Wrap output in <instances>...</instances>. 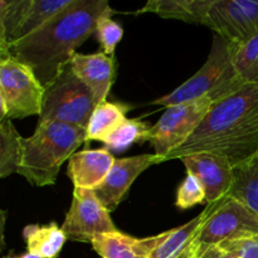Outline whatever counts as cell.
Listing matches in <instances>:
<instances>
[{
    "mask_svg": "<svg viewBox=\"0 0 258 258\" xmlns=\"http://www.w3.org/2000/svg\"><path fill=\"white\" fill-rule=\"evenodd\" d=\"M248 234H258V214L226 197L217 203L199 228L190 244L188 258H196L222 242Z\"/></svg>",
    "mask_w": 258,
    "mask_h": 258,
    "instance_id": "cell-7",
    "label": "cell"
},
{
    "mask_svg": "<svg viewBox=\"0 0 258 258\" xmlns=\"http://www.w3.org/2000/svg\"><path fill=\"white\" fill-rule=\"evenodd\" d=\"M71 2L72 0H27V7H25L19 29L12 43L18 42L32 33L37 32L54 15L68 7Z\"/></svg>",
    "mask_w": 258,
    "mask_h": 258,
    "instance_id": "cell-21",
    "label": "cell"
},
{
    "mask_svg": "<svg viewBox=\"0 0 258 258\" xmlns=\"http://www.w3.org/2000/svg\"><path fill=\"white\" fill-rule=\"evenodd\" d=\"M86 143V128L63 122L38 123L34 134L23 140L18 174L32 185H53L63 163Z\"/></svg>",
    "mask_w": 258,
    "mask_h": 258,
    "instance_id": "cell-3",
    "label": "cell"
},
{
    "mask_svg": "<svg viewBox=\"0 0 258 258\" xmlns=\"http://www.w3.org/2000/svg\"><path fill=\"white\" fill-rule=\"evenodd\" d=\"M2 246L4 247V224H5V212H2Z\"/></svg>",
    "mask_w": 258,
    "mask_h": 258,
    "instance_id": "cell-29",
    "label": "cell"
},
{
    "mask_svg": "<svg viewBox=\"0 0 258 258\" xmlns=\"http://www.w3.org/2000/svg\"><path fill=\"white\" fill-rule=\"evenodd\" d=\"M28 253L40 258H57L62 251L67 236L57 223L29 224L23 229Z\"/></svg>",
    "mask_w": 258,
    "mask_h": 258,
    "instance_id": "cell-18",
    "label": "cell"
},
{
    "mask_svg": "<svg viewBox=\"0 0 258 258\" xmlns=\"http://www.w3.org/2000/svg\"><path fill=\"white\" fill-rule=\"evenodd\" d=\"M130 106L120 102L103 101L97 103L86 128V144L90 141H101L126 120V113Z\"/></svg>",
    "mask_w": 258,
    "mask_h": 258,
    "instance_id": "cell-19",
    "label": "cell"
},
{
    "mask_svg": "<svg viewBox=\"0 0 258 258\" xmlns=\"http://www.w3.org/2000/svg\"><path fill=\"white\" fill-rule=\"evenodd\" d=\"M18 258H40L38 256H34V254H30V253H25V254H22V256H18Z\"/></svg>",
    "mask_w": 258,
    "mask_h": 258,
    "instance_id": "cell-30",
    "label": "cell"
},
{
    "mask_svg": "<svg viewBox=\"0 0 258 258\" xmlns=\"http://www.w3.org/2000/svg\"><path fill=\"white\" fill-rule=\"evenodd\" d=\"M44 87L28 66L13 55L0 57V121L40 115Z\"/></svg>",
    "mask_w": 258,
    "mask_h": 258,
    "instance_id": "cell-6",
    "label": "cell"
},
{
    "mask_svg": "<svg viewBox=\"0 0 258 258\" xmlns=\"http://www.w3.org/2000/svg\"><path fill=\"white\" fill-rule=\"evenodd\" d=\"M212 4L213 0H150L138 13H154L164 19L183 20L207 27Z\"/></svg>",
    "mask_w": 258,
    "mask_h": 258,
    "instance_id": "cell-16",
    "label": "cell"
},
{
    "mask_svg": "<svg viewBox=\"0 0 258 258\" xmlns=\"http://www.w3.org/2000/svg\"><path fill=\"white\" fill-rule=\"evenodd\" d=\"M229 198L258 214V155L233 168V184Z\"/></svg>",
    "mask_w": 258,
    "mask_h": 258,
    "instance_id": "cell-20",
    "label": "cell"
},
{
    "mask_svg": "<svg viewBox=\"0 0 258 258\" xmlns=\"http://www.w3.org/2000/svg\"><path fill=\"white\" fill-rule=\"evenodd\" d=\"M232 62L246 85H258V34L242 44L229 43Z\"/></svg>",
    "mask_w": 258,
    "mask_h": 258,
    "instance_id": "cell-24",
    "label": "cell"
},
{
    "mask_svg": "<svg viewBox=\"0 0 258 258\" xmlns=\"http://www.w3.org/2000/svg\"><path fill=\"white\" fill-rule=\"evenodd\" d=\"M216 206L217 203L207 204V208L196 218L178 228L170 229L168 237L156 247L150 258H188L194 237Z\"/></svg>",
    "mask_w": 258,
    "mask_h": 258,
    "instance_id": "cell-17",
    "label": "cell"
},
{
    "mask_svg": "<svg viewBox=\"0 0 258 258\" xmlns=\"http://www.w3.org/2000/svg\"><path fill=\"white\" fill-rule=\"evenodd\" d=\"M115 161L108 149L80 151L68 160L67 175L75 188L96 190L107 178Z\"/></svg>",
    "mask_w": 258,
    "mask_h": 258,
    "instance_id": "cell-13",
    "label": "cell"
},
{
    "mask_svg": "<svg viewBox=\"0 0 258 258\" xmlns=\"http://www.w3.org/2000/svg\"><path fill=\"white\" fill-rule=\"evenodd\" d=\"M196 258H232L228 253L223 251L219 246H213L207 249L203 254Z\"/></svg>",
    "mask_w": 258,
    "mask_h": 258,
    "instance_id": "cell-28",
    "label": "cell"
},
{
    "mask_svg": "<svg viewBox=\"0 0 258 258\" xmlns=\"http://www.w3.org/2000/svg\"><path fill=\"white\" fill-rule=\"evenodd\" d=\"M150 126L135 118H126L103 140L106 149L115 153H122L134 144H143L149 141Z\"/></svg>",
    "mask_w": 258,
    "mask_h": 258,
    "instance_id": "cell-23",
    "label": "cell"
},
{
    "mask_svg": "<svg viewBox=\"0 0 258 258\" xmlns=\"http://www.w3.org/2000/svg\"><path fill=\"white\" fill-rule=\"evenodd\" d=\"M169 232L170 231L153 237L136 238L116 231L97 234L91 244L101 258H150L156 247L168 237Z\"/></svg>",
    "mask_w": 258,
    "mask_h": 258,
    "instance_id": "cell-14",
    "label": "cell"
},
{
    "mask_svg": "<svg viewBox=\"0 0 258 258\" xmlns=\"http://www.w3.org/2000/svg\"><path fill=\"white\" fill-rule=\"evenodd\" d=\"M203 203H207L203 185L199 183V180L193 174L186 173L185 179L178 188L175 206L180 209H189Z\"/></svg>",
    "mask_w": 258,
    "mask_h": 258,
    "instance_id": "cell-26",
    "label": "cell"
},
{
    "mask_svg": "<svg viewBox=\"0 0 258 258\" xmlns=\"http://www.w3.org/2000/svg\"><path fill=\"white\" fill-rule=\"evenodd\" d=\"M222 156L238 166L258 155V85H244L236 93L218 101L197 130L165 161L191 154Z\"/></svg>",
    "mask_w": 258,
    "mask_h": 258,
    "instance_id": "cell-2",
    "label": "cell"
},
{
    "mask_svg": "<svg viewBox=\"0 0 258 258\" xmlns=\"http://www.w3.org/2000/svg\"><path fill=\"white\" fill-rule=\"evenodd\" d=\"M244 85L232 62L229 43L214 34L211 53L201 70L178 88L153 103L170 107L203 97H211L216 103L236 93Z\"/></svg>",
    "mask_w": 258,
    "mask_h": 258,
    "instance_id": "cell-4",
    "label": "cell"
},
{
    "mask_svg": "<svg viewBox=\"0 0 258 258\" xmlns=\"http://www.w3.org/2000/svg\"><path fill=\"white\" fill-rule=\"evenodd\" d=\"M186 173H190L203 185L207 204L221 202L228 196L233 184V166L227 159L214 154H191L179 159Z\"/></svg>",
    "mask_w": 258,
    "mask_h": 258,
    "instance_id": "cell-12",
    "label": "cell"
},
{
    "mask_svg": "<svg viewBox=\"0 0 258 258\" xmlns=\"http://www.w3.org/2000/svg\"><path fill=\"white\" fill-rule=\"evenodd\" d=\"M213 105L211 97H203L166 107L149 134V143L156 155L165 159L170 151L185 143Z\"/></svg>",
    "mask_w": 258,
    "mask_h": 258,
    "instance_id": "cell-8",
    "label": "cell"
},
{
    "mask_svg": "<svg viewBox=\"0 0 258 258\" xmlns=\"http://www.w3.org/2000/svg\"><path fill=\"white\" fill-rule=\"evenodd\" d=\"M218 246L232 258H258V234L236 237Z\"/></svg>",
    "mask_w": 258,
    "mask_h": 258,
    "instance_id": "cell-27",
    "label": "cell"
},
{
    "mask_svg": "<svg viewBox=\"0 0 258 258\" xmlns=\"http://www.w3.org/2000/svg\"><path fill=\"white\" fill-rule=\"evenodd\" d=\"M60 228L68 239L82 243H91L97 234L118 231L95 190L80 188L73 190L72 203Z\"/></svg>",
    "mask_w": 258,
    "mask_h": 258,
    "instance_id": "cell-9",
    "label": "cell"
},
{
    "mask_svg": "<svg viewBox=\"0 0 258 258\" xmlns=\"http://www.w3.org/2000/svg\"><path fill=\"white\" fill-rule=\"evenodd\" d=\"M97 106L91 88L81 81L68 63L58 77L44 87L38 123L63 122L87 128Z\"/></svg>",
    "mask_w": 258,
    "mask_h": 258,
    "instance_id": "cell-5",
    "label": "cell"
},
{
    "mask_svg": "<svg viewBox=\"0 0 258 258\" xmlns=\"http://www.w3.org/2000/svg\"><path fill=\"white\" fill-rule=\"evenodd\" d=\"M4 258H18V256H17V254L14 253V252H13V251H10L9 253H8L7 256H5Z\"/></svg>",
    "mask_w": 258,
    "mask_h": 258,
    "instance_id": "cell-31",
    "label": "cell"
},
{
    "mask_svg": "<svg viewBox=\"0 0 258 258\" xmlns=\"http://www.w3.org/2000/svg\"><path fill=\"white\" fill-rule=\"evenodd\" d=\"M73 72L95 95L97 103L107 101L115 78V57L103 52L95 54L76 53L70 62Z\"/></svg>",
    "mask_w": 258,
    "mask_h": 258,
    "instance_id": "cell-15",
    "label": "cell"
},
{
    "mask_svg": "<svg viewBox=\"0 0 258 258\" xmlns=\"http://www.w3.org/2000/svg\"><path fill=\"white\" fill-rule=\"evenodd\" d=\"M113 9L103 14L98 19L97 27H96V35L102 47V52L107 55H113L116 47L122 39L123 29L117 22L111 18L113 14Z\"/></svg>",
    "mask_w": 258,
    "mask_h": 258,
    "instance_id": "cell-25",
    "label": "cell"
},
{
    "mask_svg": "<svg viewBox=\"0 0 258 258\" xmlns=\"http://www.w3.org/2000/svg\"><path fill=\"white\" fill-rule=\"evenodd\" d=\"M165 161L163 156L156 154H143L131 158L116 159L107 178L95 190L96 196L108 212H113L123 201L128 189L150 166Z\"/></svg>",
    "mask_w": 258,
    "mask_h": 258,
    "instance_id": "cell-11",
    "label": "cell"
},
{
    "mask_svg": "<svg viewBox=\"0 0 258 258\" xmlns=\"http://www.w3.org/2000/svg\"><path fill=\"white\" fill-rule=\"evenodd\" d=\"M207 27L232 44L258 34V0H213Z\"/></svg>",
    "mask_w": 258,
    "mask_h": 258,
    "instance_id": "cell-10",
    "label": "cell"
},
{
    "mask_svg": "<svg viewBox=\"0 0 258 258\" xmlns=\"http://www.w3.org/2000/svg\"><path fill=\"white\" fill-rule=\"evenodd\" d=\"M23 140L12 120L4 118L0 122V176L7 178L18 173L22 160Z\"/></svg>",
    "mask_w": 258,
    "mask_h": 258,
    "instance_id": "cell-22",
    "label": "cell"
},
{
    "mask_svg": "<svg viewBox=\"0 0 258 258\" xmlns=\"http://www.w3.org/2000/svg\"><path fill=\"white\" fill-rule=\"evenodd\" d=\"M110 10L107 0H72L37 32L9 44L8 50L47 87L71 62L76 49L96 33L98 19Z\"/></svg>",
    "mask_w": 258,
    "mask_h": 258,
    "instance_id": "cell-1",
    "label": "cell"
}]
</instances>
